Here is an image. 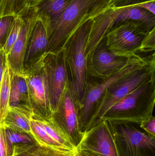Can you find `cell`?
Wrapping results in <instances>:
<instances>
[{"mask_svg":"<svg viewBox=\"0 0 155 156\" xmlns=\"http://www.w3.org/2000/svg\"><path fill=\"white\" fill-rule=\"evenodd\" d=\"M78 108L68 89L65 91L50 121L75 147L79 144L83 134L78 122Z\"/></svg>","mask_w":155,"mask_h":156,"instance_id":"9c48e42d","label":"cell"},{"mask_svg":"<svg viewBox=\"0 0 155 156\" xmlns=\"http://www.w3.org/2000/svg\"><path fill=\"white\" fill-rule=\"evenodd\" d=\"M134 55L126 57L112 53L106 47L105 37L87 58L88 77L96 79L109 77L124 67Z\"/></svg>","mask_w":155,"mask_h":156,"instance_id":"8fae6325","label":"cell"},{"mask_svg":"<svg viewBox=\"0 0 155 156\" xmlns=\"http://www.w3.org/2000/svg\"><path fill=\"white\" fill-rule=\"evenodd\" d=\"M75 152L57 151L35 141L14 145L12 156H74Z\"/></svg>","mask_w":155,"mask_h":156,"instance_id":"ffe728a7","label":"cell"},{"mask_svg":"<svg viewBox=\"0 0 155 156\" xmlns=\"http://www.w3.org/2000/svg\"><path fill=\"white\" fill-rule=\"evenodd\" d=\"M7 63L6 60V56L3 49H0V88L2 80L4 73L7 66Z\"/></svg>","mask_w":155,"mask_h":156,"instance_id":"1f68e13d","label":"cell"},{"mask_svg":"<svg viewBox=\"0 0 155 156\" xmlns=\"http://www.w3.org/2000/svg\"><path fill=\"white\" fill-rule=\"evenodd\" d=\"M155 104V76L139 85L111 107L101 119L113 123L139 125L153 115Z\"/></svg>","mask_w":155,"mask_h":156,"instance_id":"3957f363","label":"cell"},{"mask_svg":"<svg viewBox=\"0 0 155 156\" xmlns=\"http://www.w3.org/2000/svg\"><path fill=\"white\" fill-rule=\"evenodd\" d=\"M110 6L114 8L127 6H138L155 15V0H111Z\"/></svg>","mask_w":155,"mask_h":156,"instance_id":"d4e9b609","label":"cell"},{"mask_svg":"<svg viewBox=\"0 0 155 156\" xmlns=\"http://www.w3.org/2000/svg\"><path fill=\"white\" fill-rule=\"evenodd\" d=\"M114 8L116 9V13L108 32L122 24L129 22L136 24L145 34H147L155 27V15L144 8L136 6Z\"/></svg>","mask_w":155,"mask_h":156,"instance_id":"5bb4252c","label":"cell"},{"mask_svg":"<svg viewBox=\"0 0 155 156\" xmlns=\"http://www.w3.org/2000/svg\"><path fill=\"white\" fill-rule=\"evenodd\" d=\"M155 58L148 65L120 79L105 91L95 105L86 131L101 122L111 107L139 85L155 76Z\"/></svg>","mask_w":155,"mask_h":156,"instance_id":"5b68a950","label":"cell"},{"mask_svg":"<svg viewBox=\"0 0 155 156\" xmlns=\"http://www.w3.org/2000/svg\"><path fill=\"white\" fill-rule=\"evenodd\" d=\"M9 105L12 107L21 108L33 114L30 105L27 84L24 77L11 72Z\"/></svg>","mask_w":155,"mask_h":156,"instance_id":"ac0fdd59","label":"cell"},{"mask_svg":"<svg viewBox=\"0 0 155 156\" xmlns=\"http://www.w3.org/2000/svg\"><path fill=\"white\" fill-rule=\"evenodd\" d=\"M43 60L53 113L68 86L65 48L55 53H45Z\"/></svg>","mask_w":155,"mask_h":156,"instance_id":"ba28073f","label":"cell"},{"mask_svg":"<svg viewBox=\"0 0 155 156\" xmlns=\"http://www.w3.org/2000/svg\"><path fill=\"white\" fill-rule=\"evenodd\" d=\"M155 27L147 34L142 41L139 50V53L143 55L155 53Z\"/></svg>","mask_w":155,"mask_h":156,"instance_id":"f1b7e54d","label":"cell"},{"mask_svg":"<svg viewBox=\"0 0 155 156\" xmlns=\"http://www.w3.org/2000/svg\"><path fill=\"white\" fill-rule=\"evenodd\" d=\"M30 124L31 134L39 144L61 152H74L64 148L51 138L39 121L31 118Z\"/></svg>","mask_w":155,"mask_h":156,"instance_id":"44dd1931","label":"cell"},{"mask_svg":"<svg viewBox=\"0 0 155 156\" xmlns=\"http://www.w3.org/2000/svg\"><path fill=\"white\" fill-rule=\"evenodd\" d=\"M30 2H32V4L36 2H38L39 0H30Z\"/></svg>","mask_w":155,"mask_h":156,"instance_id":"836d02e7","label":"cell"},{"mask_svg":"<svg viewBox=\"0 0 155 156\" xmlns=\"http://www.w3.org/2000/svg\"><path fill=\"white\" fill-rule=\"evenodd\" d=\"M110 123L117 156H155V136L139 125Z\"/></svg>","mask_w":155,"mask_h":156,"instance_id":"8992f818","label":"cell"},{"mask_svg":"<svg viewBox=\"0 0 155 156\" xmlns=\"http://www.w3.org/2000/svg\"><path fill=\"white\" fill-rule=\"evenodd\" d=\"M21 16L23 23L17 39L6 56V60L11 73L23 76L24 72V60L26 48L38 16L34 9L31 6Z\"/></svg>","mask_w":155,"mask_h":156,"instance_id":"4fadbf2b","label":"cell"},{"mask_svg":"<svg viewBox=\"0 0 155 156\" xmlns=\"http://www.w3.org/2000/svg\"><path fill=\"white\" fill-rule=\"evenodd\" d=\"M23 23V20L22 16L15 17L11 32L8 36L6 43L2 48L6 56L9 54L12 47L17 39Z\"/></svg>","mask_w":155,"mask_h":156,"instance_id":"4316f807","label":"cell"},{"mask_svg":"<svg viewBox=\"0 0 155 156\" xmlns=\"http://www.w3.org/2000/svg\"><path fill=\"white\" fill-rule=\"evenodd\" d=\"M111 0H72L57 20L47 28L46 52L55 53L65 47L69 38L83 23L94 18L110 6Z\"/></svg>","mask_w":155,"mask_h":156,"instance_id":"6da1fadb","label":"cell"},{"mask_svg":"<svg viewBox=\"0 0 155 156\" xmlns=\"http://www.w3.org/2000/svg\"><path fill=\"white\" fill-rule=\"evenodd\" d=\"M116 12V8L109 6L104 12L93 18L86 45V60L96 47L105 37Z\"/></svg>","mask_w":155,"mask_h":156,"instance_id":"2e32d148","label":"cell"},{"mask_svg":"<svg viewBox=\"0 0 155 156\" xmlns=\"http://www.w3.org/2000/svg\"><path fill=\"white\" fill-rule=\"evenodd\" d=\"M1 125H0V129H1Z\"/></svg>","mask_w":155,"mask_h":156,"instance_id":"e575fe53","label":"cell"},{"mask_svg":"<svg viewBox=\"0 0 155 156\" xmlns=\"http://www.w3.org/2000/svg\"><path fill=\"white\" fill-rule=\"evenodd\" d=\"M155 56V54L147 56L136 54L124 67L109 77L96 79L88 77L84 97L78 110L79 129L82 134L86 131L96 103L105 91L120 79L148 65Z\"/></svg>","mask_w":155,"mask_h":156,"instance_id":"277c9868","label":"cell"},{"mask_svg":"<svg viewBox=\"0 0 155 156\" xmlns=\"http://www.w3.org/2000/svg\"><path fill=\"white\" fill-rule=\"evenodd\" d=\"M139 126L146 133L155 136V117L153 115L147 120L141 122Z\"/></svg>","mask_w":155,"mask_h":156,"instance_id":"4dcf8cb0","label":"cell"},{"mask_svg":"<svg viewBox=\"0 0 155 156\" xmlns=\"http://www.w3.org/2000/svg\"><path fill=\"white\" fill-rule=\"evenodd\" d=\"M31 5L30 0H0V17L21 16Z\"/></svg>","mask_w":155,"mask_h":156,"instance_id":"7402d4cb","label":"cell"},{"mask_svg":"<svg viewBox=\"0 0 155 156\" xmlns=\"http://www.w3.org/2000/svg\"><path fill=\"white\" fill-rule=\"evenodd\" d=\"M74 156H96L90 154V153H87L86 152H83V151H80V152H76V151Z\"/></svg>","mask_w":155,"mask_h":156,"instance_id":"d6a6232c","label":"cell"},{"mask_svg":"<svg viewBox=\"0 0 155 156\" xmlns=\"http://www.w3.org/2000/svg\"><path fill=\"white\" fill-rule=\"evenodd\" d=\"M76 151H83L96 156H117L110 122L104 121L84 133Z\"/></svg>","mask_w":155,"mask_h":156,"instance_id":"7c38bea8","label":"cell"},{"mask_svg":"<svg viewBox=\"0 0 155 156\" xmlns=\"http://www.w3.org/2000/svg\"><path fill=\"white\" fill-rule=\"evenodd\" d=\"M93 22V18H91L83 23L72 34L65 46L68 89L79 109L88 81L86 45Z\"/></svg>","mask_w":155,"mask_h":156,"instance_id":"7a4b0ae2","label":"cell"},{"mask_svg":"<svg viewBox=\"0 0 155 156\" xmlns=\"http://www.w3.org/2000/svg\"><path fill=\"white\" fill-rule=\"evenodd\" d=\"M5 133L7 141L13 147L15 144H29L36 141L32 135L27 133H20L8 128H5Z\"/></svg>","mask_w":155,"mask_h":156,"instance_id":"484cf974","label":"cell"},{"mask_svg":"<svg viewBox=\"0 0 155 156\" xmlns=\"http://www.w3.org/2000/svg\"><path fill=\"white\" fill-rule=\"evenodd\" d=\"M15 17L12 16L0 17V49L3 48L6 43Z\"/></svg>","mask_w":155,"mask_h":156,"instance_id":"83f0119b","label":"cell"},{"mask_svg":"<svg viewBox=\"0 0 155 156\" xmlns=\"http://www.w3.org/2000/svg\"><path fill=\"white\" fill-rule=\"evenodd\" d=\"M12 146L9 144L5 135V128L1 126L0 129V156H12Z\"/></svg>","mask_w":155,"mask_h":156,"instance_id":"f546056e","label":"cell"},{"mask_svg":"<svg viewBox=\"0 0 155 156\" xmlns=\"http://www.w3.org/2000/svg\"><path fill=\"white\" fill-rule=\"evenodd\" d=\"M44 55L37 62L25 69L23 76L28 88L30 105L33 114L32 118L50 121L52 112L44 69Z\"/></svg>","mask_w":155,"mask_h":156,"instance_id":"52a82bcc","label":"cell"},{"mask_svg":"<svg viewBox=\"0 0 155 156\" xmlns=\"http://www.w3.org/2000/svg\"><path fill=\"white\" fill-rule=\"evenodd\" d=\"M36 120L40 122L47 134L56 143L67 150L76 152V148L75 147L59 132V130L56 128L50 120Z\"/></svg>","mask_w":155,"mask_h":156,"instance_id":"cb8c5ba5","label":"cell"},{"mask_svg":"<svg viewBox=\"0 0 155 156\" xmlns=\"http://www.w3.org/2000/svg\"><path fill=\"white\" fill-rule=\"evenodd\" d=\"M147 34L141 31L135 23L122 24L106 34V47L116 55L131 57L139 54L142 41Z\"/></svg>","mask_w":155,"mask_h":156,"instance_id":"30bf717a","label":"cell"},{"mask_svg":"<svg viewBox=\"0 0 155 156\" xmlns=\"http://www.w3.org/2000/svg\"><path fill=\"white\" fill-rule=\"evenodd\" d=\"M72 0H39L31 5L36 14L49 26L55 22L70 5Z\"/></svg>","mask_w":155,"mask_h":156,"instance_id":"e0dca14e","label":"cell"},{"mask_svg":"<svg viewBox=\"0 0 155 156\" xmlns=\"http://www.w3.org/2000/svg\"><path fill=\"white\" fill-rule=\"evenodd\" d=\"M33 114L28 111L16 107H9V111L4 120L2 126L20 133L32 135L30 120Z\"/></svg>","mask_w":155,"mask_h":156,"instance_id":"d6986e66","label":"cell"},{"mask_svg":"<svg viewBox=\"0 0 155 156\" xmlns=\"http://www.w3.org/2000/svg\"><path fill=\"white\" fill-rule=\"evenodd\" d=\"M11 89V72L8 64L4 73L0 88V125H2L4 120L9 111Z\"/></svg>","mask_w":155,"mask_h":156,"instance_id":"603a6c76","label":"cell"},{"mask_svg":"<svg viewBox=\"0 0 155 156\" xmlns=\"http://www.w3.org/2000/svg\"><path fill=\"white\" fill-rule=\"evenodd\" d=\"M47 45L46 23L38 16L26 48L24 60V70L37 62L46 53Z\"/></svg>","mask_w":155,"mask_h":156,"instance_id":"9a60e30c","label":"cell"}]
</instances>
